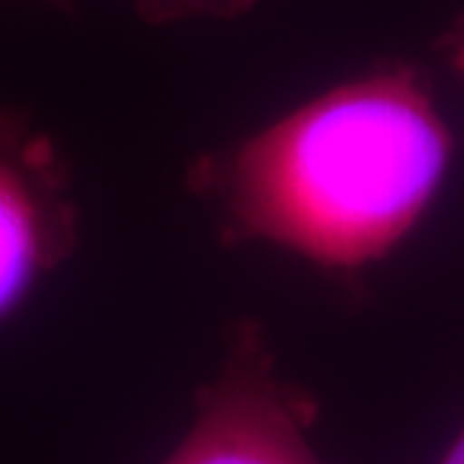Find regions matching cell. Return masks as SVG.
<instances>
[{
  "label": "cell",
  "instance_id": "6da1fadb",
  "mask_svg": "<svg viewBox=\"0 0 464 464\" xmlns=\"http://www.w3.org/2000/svg\"><path fill=\"white\" fill-rule=\"evenodd\" d=\"M456 136L420 63L380 58L286 115L202 151L188 188L224 245H268L356 284L422 224Z\"/></svg>",
  "mask_w": 464,
  "mask_h": 464
},
{
  "label": "cell",
  "instance_id": "7a4b0ae2",
  "mask_svg": "<svg viewBox=\"0 0 464 464\" xmlns=\"http://www.w3.org/2000/svg\"><path fill=\"white\" fill-rule=\"evenodd\" d=\"M320 404L277 371L256 320L229 326L218 374L197 392V416L163 464H326L311 447Z\"/></svg>",
  "mask_w": 464,
  "mask_h": 464
},
{
  "label": "cell",
  "instance_id": "3957f363",
  "mask_svg": "<svg viewBox=\"0 0 464 464\" xmlns=\"http://www.w3.org/2000/svg\"><path fill=\"white\" fill-rule=\"evenodd\" d=\"M79 241L61 145L22 109L0 106V320L13 317Z\"/></svg>",
  "mask_w": 464,
  "mask_h": 464
},
{
  "label": "cell",
  "instance_id": "277c9868",
  "mask_svg": "<svg viewBox=\"0 0 464 464\" xmlns=\"http://www.w3.org/2000/svg\"><path fill=\"white\" fill-rule=\"evenodd\" d=\"M259 0H133L145 24H188V22H232L254 9Z\"/></svg>",
  "mask_w": 464,
  "mask_h": 464
},
{
  "label": "cell",
  "instance_id": "5b68a950",
  "mask_svg": "<svg viewBox=\"0 0 464 464\" xmlns=\"http://www.w3.org/2000/svg\"><path fill=\"white\" fill-rule=\"evenodd\" d=\"M434 49H438L440 61L464 82V13H459L456 18H452L447 31L438 36Z\"/></svg>",
  "mask_w": 464,
  "mask_h": 464
},
{
  "label": "cell",
  "instance_id": "8992f818",
  "mask_svg": "<svg viewBox=\"0 0 464 464\" xmlns=\"http://www.w3.org/2000/svg\"><path fill=\"white\" fill-rule=\"evenodd\" d=\"M438 464H464V425L459 429L456 440L450 443V450L443 452V459Z\"/></svg>",
  "mask_w": 464,
  "mask_h": 464
},
{
  "label": "cell",
  "instance_id": "52a82bcc",
  "mask_svg": "<svg viewBox=\"0 0 464 464\" xmlns=\"http://www.w3.org/2000/svg\"><path fill=\"white\" fill-rule=\"evenodd\" d=\"M43 4H54V6H70L72 0H43Z\"/></svg>",
  "mask_w": 464,
  "mask_h": 464
}]
</instances>
